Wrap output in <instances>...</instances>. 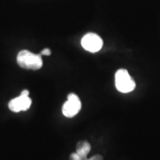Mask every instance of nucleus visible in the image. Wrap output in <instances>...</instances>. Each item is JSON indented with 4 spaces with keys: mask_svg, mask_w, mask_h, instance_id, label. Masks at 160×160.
Segmentation results:
<instances>
[{
    "mask_svg": "<svg viewBox=\"0 0 160 160\" xmlns=\"http://www.w3.org/2000/svg\"><path fill=\"white\" fill-rule=\"evenodd\" d=\"M90 150H91V144L86 141L79 142L77 145V153L83 158V160L87 158V155L89 154Z\"/></svg>",
    "mask_w": 160,
    "mask_h": 160,
    "instance_id": "obj_6",
    "label": "nucleus"
},
{
    "mask_svg": "<svg viewBox=\"0 0 160 160\" xmlns=\"http://www.w3.org/2000/svg\"><path fill=\"white\" fill-rule=\"evenodd\" d=\"M81 46L87 52H97L102 48L103 41L102 38L95 33H87L82 38Z\"/></svg>",
    "mask_w": 160,
    "mask_h": 160,
    "instance_id": "obj_3",
    "label": "nucleus"
},
{
    "mask_svg": "<svg viewBox=\"0 0 160 160\" xmlns=\"http://www.w3.org/2000/svg\"><path fill=\"white\" fill-rule=\"evenodd\" d=\"M81 109V101L79 97L75 93H69L68 99L63 104L62 114L66 118H73Z\"/></svg>",
    "mask_w": 160,
    "mask_h": 160,
    "instance_id": "obj_4",
    "label": "nucleus"
},
{
    "mask_svg": "<svg viewBox=\"0 0 160 160\" xmlns=\"http://www.w3.org/2000/svg\"><path fill=\"white\" fill-rule=\"evenodd\" d=\"M32 101L29 96L20 94V96L11 100L8 103V108L12 112L26 111L31 106Z\"/></svg>",
    "mask_w": 160,
    "mask_h": 160,
    "instance_id": "obj_5",
    "label": "nucleus"
},
{
    "mask_svg": "<svg viewBox=\"0 0 160 160\" xmlns=\"http://www.w3.org/2000/svg\"><path fill=\"white\" fill-rule=\"evenodd\" d=\"M85 160H103L102 156H101V155H95V156H93V157H92L91 158H86Z\"/></svg>",
    "mask_w": 160,
    "mask_h": 160,
    "instance_id": "obj_9",
    "label": "nucleus"
},
{
    "mask_svg": "<svg viewBox=\"0 0 160 160\" xmlns=\"http://www.w3.org/2000/svg\"><path fill=\"white\" fill-rule=\"evenodd\" d=\"M40 55H46V56H48L51 54V50L49 48H45L44 50H42L41 52L39 53Z\"/></svg>",
    "mask_w": 160,
    "mask_h": 160,
    "instance_id": "obj_8",
    "label": "nucleus"
},
{
    "mask_svg": "<svg viewBox=\"0 0 160 160\" xmlns=\"http://www.w3.org/2000/svg\"><path fill=\"white\" fill-rule=\"evenodd\" d=\"M69 159L70 160H83V158L80 157L79 155L78 154L77 152H75V153H72V154L70 155V157H69Z\"/></svg>",
    "mask_w": 160,
    "mask_h": 160,
    "instance_id": "obj_7",
    "label": "nucleus"
},
{
    "mask_svg": "<svg viewBox=\"0 0 160 160\" xmlns=\"http://www.w3.org/2000/svg\"><path fill=\"white\" fill-rule=\"evenodd\" d=\"M21 94H22V95H26V96H29V90H23V91L21 92Z\"/></svg>",
    "mask_w": 160,
    "mask_h": 160,
    "instance_id": "obj_10",
    "label": "nucleus"
},
{
    "mask_svg": "<svg viewBox=\"0 0 160 160\" xmlns=\"http://www.w3.org/2000/svg\"><path fill=\"white\" fill-rule=\"evenodd\" d=\"M115 86L120 92L128 93L134 90L136 85L126 69H120L115 74Z\"/></svg>",
    "mask_w": 160,
    "mask_h": 160,
    "instance_id": "obj_2",
    "label": "nucleus"
},
{
    "mask_svg": "<svg viewBox=\"0 0 160 160\" xmlns=\"http://www.w3.org/2000/svg\"><path fill=\"white\" fill-rule=\"evenodd\" d=\"M17 63L21 68L31 70H38L43 66V60L40 54H36L28 50L19 52Z\"/></svg>",
    "mask_w": 160,
    "mask_h": 160,
    "instance_id": "obj_1",
    "label": "nucleus"
}]
</instances>
